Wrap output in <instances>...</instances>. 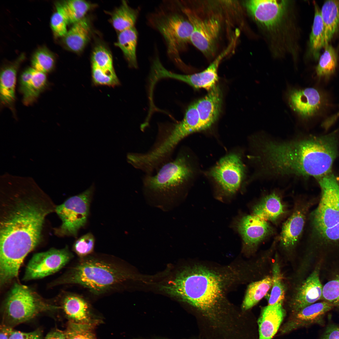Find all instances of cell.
I'll return each mask as SVG.
<instances>
[{"instance_id":"cell-1","label":"cell","mask_w":339,"mask_h":339,"mask_svg":"<svg viewBox=\"0 0 339 339\" xmlns=\"http://www.w3.org/2000/svg\"><path fill=\"white\" fill-rule=\"evenodd\" d=\"M243 271L239 264L213 266L195 263L184 267L160 289L214 318L229 311L228 293L242 281Z\"/></svg>"},{"instance_id":"cell-2","label":"cell","mask_w":339,"mask_h":339,"mask_svg":"<svg viewBox=\"0 0 339 339\" xmlns=\"http://www.w3.org/2000/svg\"><path fill=\"white\" fill-rule=\"evenodd\" d=\"M0 224V279L9 282L18 276L27 255L40 243L46 216L51 211L33 196L14 198Z\"/></svg>"},{"instance_id":"cell-3","label":"cell","mask_w":339,"mask_h":339,"mask_svg":"<svg viewBox=\"0 0 339 339\" xmlns=\"http://www.w3.org/2000/svg\"><path fill=\"white\" fill-rule=\"evenodd\" d=\"M334 135L278 143L273 153L275 167L281 175L312 176L330 173L337 152Z\"/></svg>"},{"instance_id":"cell-4","label":"cell","mask_w":339,"mask_h":339,"mask_svg":"<svg viewBox=\"0 0 339 339\" xmlns=\"http://www.w3.org/2000/svg\"><path fill=\"white\" fill-rule=\"evenodd\" d=\"M136 277L118 258L93 253L79 258L59 279L58 283L77 285L100 295L118 292Z\"/></svg>"},{"instance_id":"cell-5","label":"cell","mask_w":339,"mask_h":339,"mask_svg":"<svg viewBox=\"0 0 339 339\" xmlns=\"http://www.w3.org/2000/svg\"><path fill=\"white\" fill-rule=\"evenodd\" d=\"M191 158L184 148H181L175 158L162 165L154 174H145L142 181L145 196L161 208L175 204L193 178Z\"/></svg>"},{"instance_id":"cell-6","label":"cell","mask_w":339,"mask_h":339,"mask_svg":"<svg viewBox=\"0 0 339 339\" xmlns=\"http://www.w3.org/2000/svg\"><path fill=\"white\" fill-rule=\"evenodd\" d=\"M157 13L152 20L154 27L163 36L169 56L177 63H180V54L190 41L192 26L186 16L178 10H162Z\"/></svg>"},{"instance_id":"cell-7","label":"cell","mask_w":339,"mask_h":339,"mask_svg":"<svg viewBox=\"0 0 339 339\" xmlns=\"http://www.w3.org/2000/svg\"><path fill=\"white\" fill-rule=\"evenodd\" d=\"M26 286L14 284L4 302V313L13 324L30 320L40 312L56 308Z\"/></svg>"},{"instance_id":"cell-8","label":"cell","mask_w":339,"mask_h":339,"mask_svg":"<svg viewBox=\"0 0 339 339\" xmlns=\"http://www.w3.org/2000/svg\"><path fill=\"white\" fill-rule=\"evenodd\" d=\"M318 179L321 196L318 206L310 215L311 230L331 228L339 223V181L331 173Z\"/></svg>"},{"instance_id":"cell-9","label":"cell","mask_w":339,"mask_h":339,"mask_svg":"<svg viewBox=\"0 0 339 339\" xmlns=\"http://www.w3.org/2000/svg\"><path fill=\"white\" fill-rule=\"evenodd\" d=\"M94 189L93 183L83 192L69 198L56 207L55 211L62 221L56 231L59 235L77 237L79 229L87 222Z\"/></svg>"},{"instance_id":"cell-10","label":"cell","mask_w":339,"mask_h":339,"mask_svg":"<svg viewBox=\"0 0 339 339\" xmlns=\"http://www.w3.org/2000/svg\"><path fill=\"white\" fill-rule=\"evenodd\" d=\"M181 9L193 27L190 42L205 55H213L221 30L219 19L213 16L202 19L189 8Z\"/></svg>"},{"instance_id":"cell-11","label":"cell","mask_w":339,"mask_h":339,"mask_svg":"<svg viewBox=\"0 0 339 339\" xmlns=\"http://www.w3.org/2000/svg\"><path fill=\"white\" fill-rule=\"evenodd\" d=\"M202 131L194 102L188 106L181 121L175 123H160L159 127V136L161 144L165 148L174 151L186 137Z\"/></svg>"},{"instance_id":"cell-12","label":"cell","mask_w":339,"mask_h":339,"mask_svg":"<svg viewBox=\"0 0 339 339\" xmlns=\"http://www.w3.org/2000/svg\"><path fill=\"white\" fill-rule=\"evenodd\" d=\"M73 257L67 246L36 253L28 262L23 280L39 279L53 274L63 267Z\"/></svg>"},{"instance_id":"cell-13","label":"cell","mask_w":339,"mask_h":339,"mask_svg":"<svg viewBox=\"0 0 339 339\" xmlns=\"http://www.w3.org/2000/svg\"><path fill=\"white\" fill-rule=\"evenodd\" d=\"M210 175L226 193L233 194L240 186L244 167L238 155L230 153L222 158L211 169Z\"/></svg>"},{"instance_id":"cell-14","label":"cell","mask_w":339,"mask_h":339,"mask_svg":"<svg viewBox=\"0 0 339 339\" xmlns=\"http://www.w3.org/2000/svg\"><path fill=\"white\" fill-rule=\"evenodd\" d=\"M313 201L305 198L296 201L291 214L282 225L278 238L280 245L284 249H292L299 242Z\"/></svg>"},{"instance_id":"cell-15","label":"cell","mask_w":339,"mask_h":339,"mask_svg":"<svg viewBox=\"0 0 339 339\" xmlns=\"http://www.w3.org/2000/svg\"><path fill=\"white\" fill-rule=\"evenodd\" d=\"M287 96L290 107L303 119H308L316 115L324 106L326 101L323 94L313 88L291 89Z\"/></svg>"},{"instance_id":"cell-16","label":"cell","mask_w":339,"mask_h":339,"mask_svg":"<svg viewBox=\"0 0 339 339\" xmlns=\"http://www.w3.org/2000/svg\"><path fill=\"white\" fill-rule=\"evenodd\" d=\"M237 227L245 250H251L272 236L274 229L269 222L252 214L243 217Z\"/></svg>"},{"instance_id":"cell-17","label":"cell","mask_w":339,"mask_h":339,"mask_svg":"<svg viewBox=\"0 0 339 339\" xmlns=\"http://www.w3.org/2000/svg\"><path fill=\"white\" fill-rule=\"evenodd\" d=\"M334 307L325 301L314 303L293 313L280 329L285 334L298 329L314 324H324L325 314Z\"/></svg>"},{"instance_id":"cell-18","label":"cell","mask_w":339,"mask_h":339,"mask_svg":"<svg viewBox=\"0 0 339 339\" xmlns=\"http://www.w3.org/2000/svg\"><path fill=\"white\" fill-rule=\"evenodd\" d=\"M233 45L232 43H230L207 67L200 72L185 75L168 71L166 73V76L167 78H173L184 82L194 88H202L209 91L217 85L219 65L223 59L229 53Z\"/></svg>"},{"instance_id":"cell-19","label":"cell","mask_w":339,"mask_h":339,"mask_svg":"<svg viewBox=\"0 0 339 339\" xmlns=\"http://www.w3.org/2000/svg\"><path fill=\"white\" fill-rule=\"evenodd\" d=\"M287 3L286 1L250 0L245 5L249 12L257 22L266 27L277 24L284 15Z\"/></svg>"},{"instance_id":"cell-20","label":"cell","mask_w":339,"mask_h":339,"mask_svg":"<svg viewBox=\"0 0 339 339\" xmlns=\"http://www.w3.org/2000/svg\"><path fill=\"white\" fill-rule=\"evenodd\" d=\"M320 263L299 288L291 308L293 313L322 299L323 286L320 278Z\"/></svg>"},{"instance_id":"cell-21","label":"cell","mask_w":339,"mask_h":339,"mask_svg":"<svg viewBox=\"0 0 339 339\" xmlns=\"http://www.w3.org/2000/svg\"><path fill=\"white\" fill-rule=\"evenodd\" d=\"M195 102L202 130L207 129L216 121L220 113L222 102L220 88L216 85L205 96Z\"/></svg>"},{"instance_id":"cell-22","label":"cell","mask_w":339,"mask_h":339,"mask_svg":"<svg viewBox=\"0 0 339 339\" xmlns=\"http://www.w3.org/2000/svg\"><path fill=\"white\" fill-rule=\"evenodd\" d=\"M286 206L279 194L273 192L261 198L254 206L252 214L261 219L277 224L287 214Z\"/></svg>"},{"instance_id":"cell-23","label":"cell","mask_w":339,"mask_h":339,"mask_svg":"<svg viewBox=\"0 0 339 339\" xmlns=\"http://www.w3.org/2000/svg\"><path fill=\"white\" fill-rule=\"evenodd\" d=\"M47 83L45 73L33 67L27 68L21 74L20 79V90L25 105L32 103L45 88Z\"/></svg>"},{"instance_id":"cell-24","label":"cell","mask_w":339,"mask_h":339,"mask_svg":"<svg viewBox=\"0 0 339 339\" xmlns=\"http://www.w3.org/2000/svg\"><path fill=\"white\" fill-rule=\"evenodd\" d=\"M282 303L268 305L262 309L258 320L259 339H272L285 315Z\"/></svg>"},{"instance_id":"cell-25","label":"cell","mask_w":339,"mask_h":339,"mask_svg":"<svg viewBox=\"0 0 339 339\" xmlns=\"http://www.w3.org/2000/svg\"><path fill=\"white\" fill-rule=\"evenodd\" d=\"M24 55L21 54L14 61L4 66L1 71L0 100L4 105L11 107L15 100V86L18 69L24 60Z\"/></svg>"},{"instance_id":"cell-26","label":"cell","mask_w":339,"mask_h":339,"mask_svg":"<svg viewBox=\"0 0 339 339\" xmlns=\"http://www.w3.org/2000/svg\"><path fill=\"white\" fill-rule=\"evenodd\" d=\"M89 22L85 17L73 24L63 38L62 42L69 50L75 52L83 50L89 38Z\"/></svg>"},{"instance_id":"cell-27","label":"cell","mask_w":339,"mask_h":339,"mask_svg":"<svg viewBox=\"0 0 339 339\" xmlns=\"http://www.w3.org/2000/svg\"><path fill=\"white\" fill-rule=\"evenodd\" d=\"M63 309L67 316L75 322L88 323L90 308L89 303L83 296L70 293L62 300Z\"/></svg>"},{"instance_id":"cell-28","label":"cell","mask_w":339,"mask_h":339,"mask_svg":"<svg viewBox=\"0 0 339 339\" xmlns=\"http://www.w3.org/2000/svg\"><path fill=\"white\" fill-rule=\"evenodd\" d=\"M320 11L324 27L325 47L339 30V0L326 1Z\"/></svg>"},{"instance_id":"cell-29","label":"cell","mask_w":339,"mask_h":339,"mask_svg":"<svg viewBox=\"0 0 339 339\" xmlns=\"http://www.w3.org/2000/svg\"><path fill=\"white\" fill-rule=\"evenodd\" d=\"M138 33L135 27L119 32L116 45L122 51L129 66L137 68L136 48Z\"/></svg>"},{"instance_id":"cell-30","label":"cell","mask_w":339,"mask_h":339,"mask_svg":"<svg viewBox=\"0 0 339 339\" xmlns=\"http://www.w3.org/2000/svg\"><path fill=\"white\" fill-rule=\"evenodd\" d=\"M272 284V278L270 277L250 284L242 302V309L247 310L256 304L265 296Z\"/></svg>"},{"instance_id":"cell-31","label":"cell","mask_w":339,"mask_h":339,"mask_svg":"<svg viewBox=\"0 0 339 339\" xmlns=\"http://www.w3.org/2000/svg\"><path fill=\"white\" fill-rule=\"evenodd\" d=\"M137 10L131 7L125 1L113 13L111 18L114 29L120 32L134 27L138 15Z\"/></svg>"},{"instance_id":"cell-32","label":"cell","mask_w":339,"mask_h":339,"mask_svg":"<svg viewBox=\"0 0 339 339\" xmlns=\"http://www.w3.org/2000/svg\"><path fill=\"white\" fill-rule=\"evenodd\" d=\"M320 10L315 3V16L310 35L309 45L311 52L316 59L318 58L320 49L324 47V44L325 30Z\"/></svg>"},{"instance_id":"cell-33","label":"cell","mask_w":339,"mask_h":339,"mask_svg":"<svg viewBox=\"0 0 339 339\" xmlns=\"http://www.w3.org/2000/svg\"><path fill=\"white\" fill-rule=\"evenodd\" d=\"M316 67L317 75L320 78H327L335 72L337 63V55L332 46L329 44L325 46Z\"/></svg>"},{"instance_id":"cell-34","label":"cell","mask_w":339,"mask_h":339,"mask_svg":"<svg viewBox=\"0 0 339 339\" xmlns=\"http://www.w3.org/2000/svg\"><path fill=\"white\" fill-rule=\"evenodd\" d=\"M69 23L73 24L85 17L91 8L89 3L81 0H70L61 2Z\"/></svg>"},{"instance_id":"cell-35","label":"cell","mask_w":339,"mask_h":339,"mask_svg":"<svg viewBox=\"0 0 339 339\" xmlns=\"http://www.w3.org/2000/svg\"><path fill=\"white\" fill-rule=\"evenodd\" d=\"M55 62L54 55L45 47L40 48L36 51L31 59L32 67L45 73L53 69Z\"/></svg>"},{"instance_id":"cell-36","label":"cell","mask_w":339,"mask_h":339,"mask_svg":"<svg viewBox=\"0 0 339 339\" xmlns=\"http://www.w3.org/2000/svg\"><path fill=\"white\" fill-rule=\"evenodd\" d=\"M56 11L51 18V26L56 36L63 37L67 32V25L69 22L61 3H56Z\"/></svg>"},{"instance_id":"cell-37","label":"cell","mask_w":339,"mask_h":339,"mask_svg":"<svg viewBox=\"0 0 339 339\" xmlns=\"http://www.w3.org/2000/svg\"><path fill=\"white\" fill-rule=\"evenodd\" d=\"M272 272V289L268 301V305L282 303L285 294L280 268L277 263H275L273 266Z\"/></svg>"},{"instance_id":"cell-38","label":"cell","mask_w":339,"mask_h":339,"mask_svg":"<svg viewBox=\"0 0 339 339\" xmlns=\"http://www.w3.org/2000/svg\"><path fill=\"white\" fill-rule=\"evenodd\" d=\"M92 65L105 71H114L112 56L104 47L100 46L93 51Z\"/></svg>"},{"instance_id":"cell-39","label":"cell","mask_w":339,"mask_h":339,"mask_svg":"<svg viewBox=\"0 0 339 339\" xmlns=\"http://www.w3.org/2000/svg\"><path fill=\"white\" fill-rule=\"evenodd\" d=\"M65 332L67 339H95L88 323L71 322Z\"/></svg>"},{"instance_id":"cell-40","label":"cell","mask_w":339,"mask_h":339,"mask_svg":"<svg viewBox=\"0 0 339 339\" xmlns=\"http://www.w3.org/2000/svg\"><path fill=\"white\" fill-rule=\"evenodd\" d=\"M95 238L93 234L89 233L77 239L73 245V251L79 258L85 257L93 253Z\"/></svg>"},{"instance_id":"cell-41","label":"cell","mask_w":339,"mask_h":339,"mask_svg":"<svg viewBox=\"0 0 339 339\" xmlns=\"http://www.w3.org/2000/svg\"><path fill=\"white\" fill-rule=\"evenodd\" d=\"M92 76L94 83L97 85L113 87L119 83L115 71H105L93 65Z\"/></svg>"},{"instance_id":"cell-42","label":"cell","mask_w":339,"mask_h":339,"mask_svg":"<svg viewBox=\"0 0 339 339\" xmlns=\"http://www.w3.org/2000/svg\"><path fill=\"white\" fill-rule=\"evenodd\" d=\"M322 299L334 307H339V275L323 286Z\"/></svg>"},{"instance_id":"cell-43","label":"cell","mask_w":339,"mask_h":339,"mask_svg":"<svg viewBox=\"0 0 339 339\" xmlns=\"http://www.w3.org/2000/svg\"><path fill=\"white\" fill-rule=\"evenodd\" d=\"M9 339H42L40 331L35 330L30 332H24L13 330L11 328L9 333Z\"/></svg>"},{"instance_id":"cell-44","label":"cell","mask_w":339,"mask_h":339,"mask_svg":"<svg viewBox=\"0 0 339 339\" xmlns=\"http://www.w3.org/2000/svg\"><path fill=\"white\" fill-rule=\"evenodd\" d=\"M324 336L326 339H339V326L331 325L328 326Z\"/></svg>"},{"instance_id":"cell-45","label":"cell","mask_w":339,"mask_h":339,"mask_svg":"<svg viewBox=\"0 0 339 339\" xmlns=\"http://www.w3.org/2000/svg\"><path fill=\"white\" fill-rule=\"evenodd\" d=\"M44 339H67L65 332L56 330L48 333Z\"/></svg>"},{"instance_id":"cell-46","label":"cell","mask_w":339,"mask_h":339,"mask_svg":"<svg viewBox=\"0 0 339 339\" xmlns=\"http://www.w3.org/2000/svg\"><path fill=\"white\" fill-rule=\"evenodd\" d=\"M11 328L5 325L1 326L0 339H9V333Z\"/></svg>"},{"instance_id":"cell-47","label":"cell","mask_w":339,"mask_h":339,"mask_svg":"<svg viewBox=\"0 0 339 339\" xmlns=\"http://www.w3.org/2000/svg\"><path fill=\"white\" fill-rule=\"evenodd\" d=\"M321 339H326V338L323 336Z\"/></svg>"}]
</instances>
